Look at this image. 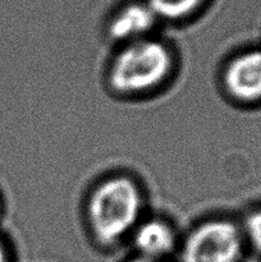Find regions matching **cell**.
Listing matches in <instances>:
<instances>
[{"mask_svg":"<svg viewBox=\"0 0 261 262\" xmlns=\"http://www.w3.org/2000/svg\"><path fill=\"white\" fill-rule=\"evenodd\" d=\"M142 193L132 179L113 177L92 191L87 217L95 238L104 246H112L132 233L140 223Z\"/></svg>","mask_w":261,"mask_h":262,"instance_id":"1","label":"cell"},{"mask_svg":"<svg viewBox=\"0 0 261 262\" xmlns=\"http://www.w3.org/2000/svg\"><path fill=\"white\" fill-rule=\"evenodd\" d=\"M171 68V51L150 36L122 46L110 66L109 86L120 95L145 94L163 83Z\"/></svg>","mask_w":261,"mask_h":262,"instance_id":"2","label":"cell"},{"mask_svg":"<svg viewBox=\"0 0 261 262\" xmlns=\"http://www.w3.org/2000/svg\"><path fill=\"white\" fill-rule=\"evenodd\" d=\"M242 234L229 220H209L194 228L181 248L179 262H238Z\"/></svg>","mask_w":261,"mask_h":262,"instance_id":"3","label":"cell"},{"mask_svg":"<svg viewBox=\"0 0 261 262\" xmlns=\"http://www.w3.org/2000/svg\"><path fill=\"white\" fill-rule=\"evenodd\" d=\"M160 22L146 0H125L113 12L107 20V35L124 43L150 37Z\"/></svg>","mask_w":261,"mask_h":262,"instance_id":"4","label":"cell"},{"mask_svg":"<svg viewBox=\"0 0 261 262\" xmlns=\"http://www.w3.org/2000/svg\"><path fill=\"white\" fill-rule=\"evenodd\" d=\"M230 96L243 102L261 99V50H251L233 59L224 72Z\"/></svg>","mask_w":261,"mask_h":262,"instance_id":"5","label":"cell"},{"mask_svg":"<svg viewBox=\"0 0 261 262\" xmlns=\"http://www.w3.org/2000/svg\"><path fill=\"white\" fill-rule=\"evenodd\" d=\"M132 242L140 257L164 261L176 248L177 237L171 225L165 220L150 219L136 225Z\"/></svg>","mask_w":261,"mask_h":262,"instance_id":"6","label":"cell"},{"mask_svg":"<svg viewBox=\"0 0 261 262\" xmlns=\"http://www.w3.org/2000/svg\"><path fill=\"white\" fill-rule=\"evenodd\" d=\"M164 22H183L204 10L212 0H146Z\"/></svg>","mask_w":261,"mask_h":262,"instance_id":"7","label":"cell"},{"mask_svg":"<svg viewBox=\"0 0 261 262\" xmlns=\"http://www.w3.org/2000/svg\"><path fill=\"white\" fill-rule=\"evenodd\" d=\"M246 233L253 247L261 253V210L248 216L246 222Z\"/></svg>","mask_w":261,"mask_h":262,"instance_id":"8","label":"cell"},{"mask_svg":"<svg viewBox=\"0 0 261 262\" xmlns=\"http://www.w3.org/2000/svg\"><path fill=\"white\" fill-rule=\"evenodd\" d=\"M0 262H9L7 248L4 247V245L2 242H0Z\"/></svg>","mask_w":261,"mask_h":262,"instance_id":"9","label":"cell"},{"mask_svg":"<svg viewBox=\"0 0 261 262\" xmlns=\"http://www.w3.org/2000/svg\"><path fill=\"white\" fill-rule=\"evenodd\" d=\"M128 262H164L160 260H150V258H145V257H140V256H136L135 258L129 260Z\"/></svg>","mask_w":261,"mask_h":262,"instance_id":"10","label":"cell"}]
</instances>
